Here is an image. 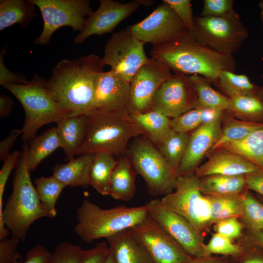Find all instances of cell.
Returning <instances> with one entry per match:
<instances>
[{"mask_svg":"<svg viewBox=\"0 0 263 263\" xmlns=\"http://www.w3.org/2000/svg\"><path fill=\"white\" fill-rule=\"evenodd\" d=\"M19 240L11 236L0 241V263H22L23 259L17 251Z\"/></svg>","mask_w":263,"mask_h":263,"instance_id":"obj_43","label":"cell"},{"mask_svg":"<svg viewBox=\"0 0 263 263\" xmlns=\"http://www.w3.org/2000/svg\"><path fill=\"white\" fill-rule=\"evenodd\" d=\"M83 250L79 245L63 242L51 253L48 263H80Z\"/></svg>","mask_w":263,"mask_h":263,"instance_id":"obj_39","label":"cell"},{"mask_svg":"<svg viewBox=\"0 0 263 263\" xmlns=\"http://www.w3.org/2000/svg\"><path fill=\"white\" fill-rule=\"evenodd\" d=\"M32 0H1L0 1V31L19 24L27 26L38 16Z\"/></svg>","mask_w":263,"mask_h":263,"instance_id":"obj_25","label":"cell"},{"mask_svg":"<svg viewBox=\"0 0 263 263\" xmlns=\"http://www.w3.org/2000/svg\"><path fill=\"white\" fill-rule=\"evenodd\" d=\"M45 82L41 76L35 75L27 84L2 85L15 96L23 108L25 120L21 130L24 142L33 139L43 125L51 122L57 123L69 115L54 100L45 88Z\"/></svg>","mask_w":263,"mask_h":263,"instance_id":"obj_6","label":"cell"},{"mask_svg":"<svg viewBox=\"0 0 263 263\" xmlns=\"http://www.w3.org/2000/svg\"><path fill=\"white\" fill-rule=\"evenodd\" d=\"M190 33L201 45L219 53L233 55L248 35L239 15L232 9L221 16L194 17Z\"/></svg>","mask_w":263,"mask_h":263,"instance_id":"obj_8","label":"cell"},{"mask_svg":"<svg viewBox=\"0 0 263 263\" xmlns=\"http://www.w3.org/2000/svg\"><path fill=\"white\" fill-rule=\"evenodd\" d=\"M241 194L226 197L207 196L210 204L212 224L225 218L242 217L243 202Z\"/></svg>","mask_w":263,"mask_h":263,"instance_id":"obj_37","label":"cell"},{"mask_svg":"<svg viewBox=\"0 0 263 263\" xmlns=\"http://www.w3.org/2000/svg\"><path fill=\"white\" fill-rule=\"evenodd\" d=\"M172 75L170 69L163 62L149 58L131 79L127 112L145 113L150 111L155 93Z\"/></svg>","mask_w":263,"mask_h":263,"instance_id":"obj_15","label":"cell"},{"mask_svg":"<svg viewBox=\"0 0 263 263\" xmlns=\"http://www.w3.org/2000/svg\"><path fill=\"white\" fill-rule=\"evenodd\" d=\"M129 113L141 134L156 145L171 129L170 119L160 112L150 110L145 113L131 112Z\"/></svg>","mask_w":263,"mask_h":263,"instance_id":"obj_27","label":"cell"},{"mask_svg":"<svg viewBox=\"0 0 263 263\" xmlns=\"http://www.w3.org/2000/svg\"><path fill=\"white\" fill-rule=\"evenodd\" d=\"M116 162L113 155L94 153L90 171V185L102 195H110V178Z\"/></svg>","mask_w":263,"mask_h":263,"instance_id":"obj_31","label":"cell"},{"mask_svg":"<svg viewBox=\"0 0 263 263\" xmlns=\"http://www.w3.org/2000/svg\"><path fill=\"white\" fill-rule=\"evenodd\" d=\"M214 229L216 233L232 240L240 236L242 225L237 218L230 217L217 221Z\"/></svg>","mask_w":263,"mask_h":263,"instance_id":"obj_45","label":"cell"},{"mask_svg":"<svg viewBox=\"0 0 263 263\" xmlns=\"http://www.w3.org/2000/svg\"><path fill=\"white\" fill-rule=\"evenodd\" d=\"M208 159L195 172L200 178L211 175H245L261 170L243 157L230 151L218 149L212 151Z\"/></svg>","mask_w":263,"mask_h":263,"instance_id":"obj_20","label":"cell"},{"mask_svg":"<svg viewBox=\"0 0 263 263\" xmlns=\"http://www.w3.org/2000/svg\"><path fill=\"white\" fill-rule=\"evenodd\" d=\"M19 155L20 152L19 150L14 151L3 160V165L0 170V232L1 233H4L6 231L2 219L4 190L10 173L17 166Z\"/></svg>","mask_w":263,"mask_h":263,"instance_id":"obj_42","label":"cell"},{"mask_svg":"<svg viewBox=\"0 0 263 263\" xmlns=\"http://www.w3.org/2000/svg\"><path fill=\"white\" fill-rule=\"evenodd\" d=\"M200 178L195 174L178 176L174 190L160 199L169 209L187 220L200 233L212 224L208 197L199 187Z\"/></svg>","mask_w":263,"mask_h":263,"instance_id":"obj_9","label":"cell"},{"mask_svg":"<svg viewBox=\"0 0 263 263\" xmlns=\"http://www.w3.org/2000/svg\"><path fill=\"white\" fill-rule=\"evenodd\" d=\"M201 107L202 108V124L211 123L221 119L225 112V111L211 108Z\"/></svg>","mask_w":263,"mask_h":263,"instance_id":"obj_52","label":"cell"},{"mask_svg":"<svg viewBox=\"0 0 263 263\" xmlns=\"http://www.w3.org/2000/svg\"><path fill=\"white\" fill-rule=\"evenodd\" d=\"M145 44L156 46L177 38L189 30L174 10L163 2L140 22L127 27Z\"/></svg>","mask_w":263,"mask_h":263,"instance_id":"obj_13","label":"cell"},{"mask_svg":"<svg viewBox=\"0 0 263 263\" xmlns=\"http://www.w3.org/2000/svg\"><path fill=\"white\" fill-rule=\"evenodd\" d=\"M184 263H223V262L218 258L208 256L202 258H193L191 260Z\"/></svg>","mask_w":263,"mask_h":263,"instance_id":"obj_54","label":"cell"},{"mask_svg":"<svg viewBox=\"0 0 263 263\" xmlns=\"http://www.w3.org/2000/svg\"><path fill=\"white\" fill-rule=\"evenodd\" d=\"M243 202L242 218L254 231L263 230V203L246 191L241 194Z\"/></svg>","mask_w":263,"mask_h":263,"instance_id":"obj_38","label":"cell"},{"mask_svg":"<svg viewBox=\"0 0 263 263\" xmlns=\"http://www.w3.org/2000/svg\"><path fill=\"white\" fill-rule=\"evenodd\" d=\"M61 147L56 128L53 127L31 141L27 153L30 172L34 171L43 160Z\"/></svg>","mask_w":263,"mask_h":263,"instance_id":"obj_30","label":"cell"},{"mask_svg":"<svg viewBox=\"0 0 263 263\" xmlns=\"http://www.w3.org/2000/svg\"><path fill=\"white\" fill-rule=\"evenodd\" d=\"M99 3L98 8L87 18L83 29L75 37V43L81 44L91 36H101L112 32L120 22L143 4V1L121 3L113 0H99Z\"/></svg>","mask_w":263,"mask_h":263,"instance_id":"obj_17","label":"cell"},{"mask_svg":"<svg viewBox=\"0 0 263 263\" xmlns=\"http://www.w3.org/2000/svg\"><path fill=\"white\" fill-rule=\"evenodd\" d=\"M135 171L126 154L119 156L110 178V195L115 200H131L136 191Z\"/></svg>","mask_w":263,"mask_h":263,"instance_id":"obj_24","label":"cell"},{"mask_svg":"<svg viewBox=\"0 0 263 263\" xmlns=\"http://www.w3.org/2000/svg\"><path fill=\"white\" fill-rule=\"evenodd\" d=\"M94 153L81 155L66 164H57L52 176L66 186L87 188L90 185V171Z\"/></svg>","mask_w":263,"mask_h":263,"instance_id":"obj_23","label":"cell"},{"mask_svg":"<svg viewBox=\"0 0 263 263\" xmlns=\"http://www.w3.org/2000/svg\"><path fill=\"white\" fill-rule=\"evenodd\" d=\"M50 255L43 245L37 244L27 251L22 263H48Z\"/></svg>","mask_w":263,"mask_h":263,"instance_id":"obj_49","label":"cell"},{"mask_svg":"<svg viewBox=\"0 0 263 263\" xmlns=\"http://www.w3.org/2000/svg\"><path fill=\"white\" fill-rule=\"evenodd\" d=\"M221 133V119L202 124L192 131L178 168L177 175L195 174L203 158L217 142Z\"/></svg>","mask_w":263,"mask_h":263,"instance_id":"obj_18","label":"cell"},{"mask_svg":"<svg viewBox=\"0 0 263 263\" xmlns=\"http://www.w3.org/2000/svg\"><path fill=\"white\" fill-rule=\"evenodd\" d=\"M188 76L197 94L198 106L222 111L228 110L229 98L215 90L204 77L197 75Z\"/></svg>","mask_w":263,"mask_h":263,"instance_id":"obj_35","label":"cell"},{"mask_svg":"<svg viewBox=\"0 0 263 263\" xmlns=\"http://www.w3.org/2000/svg\"><path fill=\"white\" fill-rule=\"evenodd\" d=\"M198 105L197 94L189 76L174 73L155 93L151 110L160 112L172 119Z\"/></svg>","mask_w":263,"mask_h":263,"instance_id":"obj_14","label":"cell"},{"mask_svg":"<svg viewBox=\"0 0 263 263\" xmlns=\"http://www.w3.org/2000/svg\"><path fill=\"white\" fill-rule=\"evenodd\" d=\"M110 252L107 242L98 243L93 248L83 250L80 263H105Z\"/></svg>","mask_w":263,"mask_h":263,"instance_id":"obj_47","label":"cell"},{"mask_svg":"<svg viewBox=\"0 0 263 263\" xmlns=\"http://www.w3.org/2000/svg\"><path fill=\"white\" fill-rule=\"evenodd\" d=\"M229 98L257 94L258 85L252 83L244 74H236L227 70L221 71L216 81L213 83Z\"/></svg>","mask_w":263,"mask_h":263,"instance_id":"obj_32","label":"cell"},{"mask_svg":"<svg viewBox=\"0 0 263 263\" xmlns=\"http://www.w3.org/2000/svg\"><path fill=\"white\" fill-rule=\"evenodd\" d=\"M259 7L260 8V9H261V19L263 21V0H261L260 2H259Z\"/></svg>","mask_w":263,"mask_h":263,"instance_id":"obj_58","label":"cell"},{"mask_svg":"<svg viewBox=\"0 0 263 263\" xmlns=\"http://www.w3.org/2000/svg\"><path fill=\"white\" fill-rule=\"evenodd\" d=\"M13 106L11 98L7 95L1 94L0 96V116L4 118L10 113Z\"/></svg>","mask_w":263,"mask_h":263,"instance_id":"obj_53","label":"cell"},{"mask_svg":"<svg viewBox=\"0 0 263 263\" xmlns=\"http://www.w3.org/2000/svg\"><path fill=\"white\" fill-rule=\"evenodd\" d=\"M87 115L85 140L77 155L101 152L120 156L126 154L131 140L142 134L126 110H95Z\"/></svg>","mask_w":263,"mask_h":263,"instance_id":"obj_3","label":"cell"},{"mask_svg":"<svg viewBox=\"0 0 263 263\" xmlns=\"http://www.w3.org/2000/svg\"><path fill=\"white\" fill-rule=\"evenodd\" d=\"M39 9L43 20L41 33L34 40L37 45H47L59 28L69 26L81 32L93 12L88 0H32Z\"/></svg>","mask_w":263,"mask_h":263,"instance_id":"obj_10","label":"cell"},{"mask_svg":"<svg viewBox=\"0 0 263 263\" xmlns=\"http://www.w3.org/2000/svg\"><path fill=\"white\" fill-rule=\"evenodd\" d=\"M35 184L38 198L48 217H55L57 214L56 208L57 200L66 186L53 176L36 178Z\"/></svg>","mask_w":263,"mask_h":263,"instance_id":"obj_36","label":"cell"},{"mask_svg":"<svg viewBox=\"0 0 263 263\" xmlns=\"http://www.w3.org/2000/svg\"><path fill=\"white\" fill-rule=\"evenodd\" d=\"M246 188L263 196V170L244 175Z\"/></svg>","mask_w":263,"mask_h":263,"instance_id":"obj_51","label":"cell"},{"mask_svg":"<svg viewBox=\"0 0 263 263\" xmlns=\"http://www.w3.org/2000/svg\"><path fill=\"white\" fill-rule=\"evenodd\" d=\"M244 263H263V260L259 258H253L246 260Z\"/></svg>","mask_w":263,"mask_h":263,"instance_id":"obj_56","label":"cell"},{"mask_svg":"<svg viewBox=\"0 0 263 263\" xmlns=\"http://www.w3.org/2000/svg\"><path fill=\"white\" fill-rule=\"evenodd\" d=\"M227 111L238 119L263 124V101L257 94L230 98Z\"/></svg>","mask_w":263,"mask_h":263,"instance_id":"obj_34","label":"cell"},{"mask_svg":"<svg viewBox=\"0 0 263 263\" xmlns=\"http://www.w3.org/2000/svg\"><path fill=\"white\" fill-rule=\"evenodd\" d=\"M206 253L207 256L212 254L224 255H237L241 252V249L231 240L218 233L214 234L206 244Z\"/></svg>","mask_w":263,"mask_h":263,"instance_id":"obj_41","label":"cell"},{"mask_svg":"<svg viewBox=\"0 0 263 263\" xmlns=\"http://www.w3.org/2000/svg\"><path fill=\"white\" fill-rule=\"evenodd\" d=\"M202 108L198 106L182 115L170 119L171 128L178 132L189 133L202 125Z\"/></svg>","mask_w":263,"mask_h":263,"instance_id":"obj_40","label":"cell"},{"mask_svg":"<svg viewBox=\"0 0 263 263\" xmlns=\"http://www.w3.org/2000/svg\"><path fill=\"white\" fill-rule=\"evenodd\" d=\"M115 263H155L132 227L106 238Z\"/></svg>","mask_w":263,"mask_h":263,"instance_id":"obj_21","label":"cell"},{"mask_svg":"<svg viewBox=\"0 0 263 263\" xmlns=\"http://www.w3.org/2000/svg\"><path fill=\"white\" fill-rule=\"evenodd\" d=\"M5 53L4 49L1 50L0 56V84H27L30 81H28L21 75L15 74L10 71L5 66L3 61V56Z\"/></svg>","mask_w":263,"mask_h":263,"instance_id":"obj_48","label":"cell"},{"mask_svg":"<svg viewBox=\"0 0 263 263\" xmlns=\"http://www.w3.org/2000/svg\"><path fill=\"white\" fill-rule=\"evenodd\" d=\"M199 187L205 195L226 197L241 195L246 186L244 175H211L200 178Z\"/></svg>","mask_w":263,"mask_h":263,"instance_id":"obj_26","label":"cell"},{"mask_svg":"<svg viewBox=\"0 0 263 263\" xmlns=\"http://www.w3.org/2000/svg\"><path fill=\"white\" fill-rule=\"evenodd\" d=\"M144 44L128 27L114 33L105 45L103 63L130 83L138 69L149 58Z\"/></svg>","mask_w":263,"mask_h":263,"instance_id":"obj_11","label":"cell"},{"mask_svg":"<svg viewBox=\"0 0 263 263\" xmlns=\"http://www.w3.org/2000/svg\"><path fill=\"white\" fill-rule=\"evenodd\" d=\"M218 149L234 152L263 170V128L251 132L242 140L224 144L216 149Z\"/></svg>","mask_w":263,"mask_h":263,"instance_id":"obj_28","label":"cell"},{"mask_svg":"<svg viewBox=\"0 0 263 263\" xmlns=\"http://www.w3.org/2000/svg\"><path fill=\"white\" fill-rule=\"evenodd\" d=\"M262 128H263V124L238 119L225 111L221 118L220 137L209 152L224 144L242 140L251 132Z\"/></svg>","mask_w":263,"mask_h":263,"instance_id":"obj_29","label":"cell"},{"mask_svg":"<svg viewBox=\"0 0 263 263\" xmlns=\"http://www.w3.org/2000/svg\"><path fill=\"white\" fill-rule=\"evenodd\" d=\"M257 241L263 246V230L254 231Z\"/></svg>","mask_w":263,"mask_h":263,"instance_id":"obj_55","label":"cell"},{"mask_svg":"<svg viewBox=\"0 0 263 263\" xmlns=\"http://www.w3.org/2000/svg\"><path fill=\"white\" fill-rule=\"evenodd\" d=\"M104 66L102 58L94 54L63 59L45 80V88L69 116L88 115L94 110L95 82Z\"/></svg>","mask_w":263,"mask_h":263,"instance_id":"obj_1","label":"cell"},{"mask_svg":"<svg viewBox=\"0 0 263 263\" xmlns=\"http://www.w3.org/2000/svg\"><path fill=\"white\" fill-rule=\"evenodd\" d=\"M138 137L130 142L126 153L135 172L145 181L150 195L165 196L172 192L177 173L153 143L145 137Z\"/></svg>","mask_w":263,"mask_h":263,"instance_id":"obj_7","label":"cell"},{"mask_svg":"<svg viewBox=\"0 0 263 263\" xmlns=\"http://www.w3.org/2000/svg\"><path fill=\"white\" fill-rule=\"evenodd\" d=\"M263 82V75L261 76ZM257 95L263 101V84L261 87H259Z\"/></svg>","mask_w":263,"mask_h":263,"instance_id":"obj_57","label":"cell"},{"mask_svg":"<svg viewBox=\"0 0 263 263\" xmlns=\"http://www.w3.org/2000/svg\"><path fill=\"white\" fill-rule=\"evenodd\" d=\"M28 142H24L13 177V190L3 209L2 219L12 236L25 241L31 225L48 217L31 180L27 164Z\"/></svg>","mask_w":263,"mask_h":263,"instance_id":"obj_4","label":"cell"},{"mask_svg":"<svg viewBox=\"0 0 263 263\" xmlns=\"http://www.w3.org/2000/svg\"><path fill=\"white\" fill-rule=\"evenodd\" d=\"M150 55L174 73L199 75L213 83L221 71L234 72L236 67L233 55L219 53L201 45L189 31L152 46Z\"/></svg>","mask_w":263,"mask_h":263,"instance_id":"obj_2","label":"cell"},{"mask_svg":"<svg viewBox=\"0 0 263 263\" xmlns=\"http://www.w3.org/2000/svg\"><path fill=\"white\" fill-rule=\"evenodd\" d=\"M88 115L82 114L68 116L57 123L56 130L66 160L74 159L85 140Z\"/></svg>","mask_w":263,"mask_h":263,"instance_id":"obj_22","label":"cell"},{"mask_svg":"<svg viewBox=\"0 0 263 263\" xmlns=\"http://www.w3.org/2000/svg\"><path fill=\"white\" fill-rule=\"evenodd\" d=\"M149 215L193 258L207 256L202 234L182 216L164 206L160 199L146 203Z\"/></svg>","mask_w":263,"mask_h":263,"instance_id":"obj_12","label":"cell"},{"mask_svg":"<svg viewBox=\"0 0 263 263\" xmlns=\"http://www.w3.org/2000/svg\"><path fill=\"white\" fill-rule=\"evenodd\" d=\"M147 207L125 205L103 209L88 199L83 201L76 210L75 234L84 242L91 243L108 238L140 224L148 216Z\"/></svg>","mask_w":263,"mask_h":263,"instance_id":"obj_5","label":"cell"},{"mask_svg":"<svg viewBox=\"0 0 263 263\" xmlns=\"http://www.w3.org/2000/svg\"><path fill=\"white\" fill-rule=\"evenodd\" d=\"M132 228L155 263H184L193 258L149 214Z\"/></svg>","mask_w":263,"mask_h":263,"instance_id":"obj_16","label":"cell"},{"mask_svg":"<svg viewBox=\"0 0 263 263\" xmlns=\"http://www.w3.org/2000/svg\"><path fill=\"white\" fill-rule=\"evenodd\" d=\"M21 133H22L21 130L14 129L5 139L0 141V160H4L10 154L9 150L12 148L18 137Z\"/></svg>","mask_w":263,"mask_h":263,"instance_id":"obj_50","label":"cell"},{"mask_svg":"<svg viewBox=\"0 0 263 263\" xmlns=\"http://www.w3.org/2000/svg\"><path fill=\"white\" fill-rule=\"evenodd\" d=\"M176 13L190 32L192 29L194 17L189 0H163Z\"/></svg>","mask_w":263,"mask_h":263,"instance_id":"obj_44","label":"cell"},{"mask_svg":"<svg viewBox=\"0 0 263 263\" xmlns=\"http://www.w3.org/2000/svg\"><path fill=\"white\" fill-rule=\"evenodd\" d=\"M233 0H205L201 17L221 16L233 9Z\"/></svg>","mask_w":263,"mask_h":263,"instance_id":"obj_46","label":"cell"},{"mask_svg":"<svg viewBox=\"0 0 263 263\" xmlns=\"http://www.w3.org/2000/svg\"><path fill=\"white\" fill-rule=\"evenodd\" d=\"M105 263H115L111 252H110L109 257L107 258Z\"/></svg>","mask_w":263,"mask_h":263,"instance_id":"obj_59","label":"cell"},{"mask_svg":"<svg viewBox=\"0 0 263 263\" xmlns=\"http://www.w3.org/2000/svg\"><path fill=\"white\" fill-rule=\"evenodd\" d=\"M189 133L176 132L172 129L157 144L158 150L170 167L177 173L185 153Z\"/></svg>","mask_w":263,"mask_h":263,"instance_id":"obj_33","label":"cell"},{"mask_svg":"<svg viewBox=\"0 0 263 263\" xmlns=\"http://www.w3.org/2000/svg\"><path fill=\"white\" fill-rule=\"evenodd\" d=\"M130 96V82L111 70L103 72L95 82L94 110H127Z\"/></svg>","mask_w":263,"mask_h":263,"instance_id":"obj_19","label":"cell"}]
</instances>
